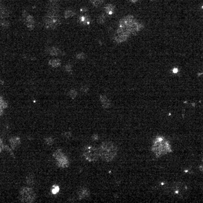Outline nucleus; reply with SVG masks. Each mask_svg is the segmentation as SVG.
Instances as JSON below:
<instances>
[{
    "instance_id": "17",
    "label": "nucleus",
    "mask_w": 203,
    "mask_h": 203,
    "mask_svg": "<svg viewBox=\"0 0 203 203\" xmlns=\"http://www.w3.org/2000/svg\"><path fill=\"white\" fill-rule=\"evenodd\" d=\"M114 9H115V7L113 5H111V4H110V5H107L105 7V12L108 14H112L113 13H114Z\"/></svg>"
},
{
    "instance_id": "35",
    "label": "nucleus",
    "mask_w": 203,
    "mask_h": 203,
    "mask_svg": "<svg viewBox=\"0 0 203 203\" xmlns=\"http://www.w3.org/2000/svg\"><path fill=\"white\" fill-rule=\"evenodd\" d=\"M2 113H3V109H2V108H0V116L2 115Z\"/></svg>"
},
{
    "instance_id": "8",
    "label": "nucleus",
    "mask_w": 203,
    "mask_h": 203,
    "mask_svg": "<svg viewBox=\"0 0 203 203\" xmlns=\"http://www.w3.org/2000/svg\"><path fill=\"white\" fill-rule=\"evenodd\" d=\"M100 101H101V103L102 107L105 109H108L111 107V102L106 96L105 95H101L100 96Z\"/></svg>"
},
{
    "instance_id": "40",
    "label": "nucleus",
    "mask_w": 203,
    "mask_h": 203,
    "mask_svg": "<svg viewBox=\"0 0 203 203\" xmlns=\"http://www.w3.org/2000/svg\"><path fill=\"white\" fill-rule=\"evenodd\" d=\"M0 84H2V81L1 80H0Z\"/></svg>"
},
{
    "instance_id": "10",
    "label": "nucleus",
    "mask_w": 203,
    "mask_h": 203,
    "mask_svg": "<svg viewBox=\"0 0 203 203\" xmlns=\"http://www.w3.org/2000/svg\"><path fill=\"white\" fill-rule=\"evenodd\" d=\"M24 22L26 24V26L29 28V29H32L35 26V20H34L33 17L29 14H26L24 17Z\"/></svg>"
},
{
    "instance_id": "29",
    "label": "nucleus",
    "mask_w": 203,
    "mask_h": 203,
    "mask_svg": "<svg viewBox=\"0 0 203 203\" xmlns=\"http://www.w3.org/2000/svg\"><path fill=\"white\" fill-rule=\"evenodd\" d=\"M65 69L68 72H72V66L70 64H68L65 66Z\"/></svg>"
},
{
    "instance_id": "32",
    "label": "nucleus",
    "mask_w": 203,
    "mask_h": 203,
    "mask_svg": "<svg viewBox=\"0 0 203 203\" xmlns=\"http://www.w3.org/2000/svg\"><path fill=\"white\" fill-rule=\"evenodd\" d=\"M2 148H3V145H2V140L0 139V151H2Z\"/></svg>"
},
{
    "instance_id": "1",
    "label": "nucleus",
    "mask_w": 203,
    "mask_h": 203,
    "mask_svg": "<svg viewBox=\"0 0 203 203\" xmlns=\"http://www.w3.org/2000/svg\"><path fill=\"white\" fill-rule=\"evenodd\" d=\"M99 150L101 158L106 162H110L114 160L117 154V146L110 142H103Z\"/></svg>"
},
{
    "instance_id": "15",
    "label": "nucleus",
    "mask_w": 203,
    "mask_h": 203,
    "mask_svg": "<svg viewBox=\"0 0 203 203\" xmlns=\"http://www.w3.org/2000/svg\"><path fill=\"white\" fill-rule=\"evenodd\" d=\"M20 139L17 137H13L10 139V144H11L12 148H17V147L20 145Z\"/></svg>"
},
{
    "instance_id": "22",
    "label": "nucleus",
    "mask_w": 203,
    "mask_h": 203,
    "mask_svg": "<svg viewBox=\"0 0 203 203\" xmlns=\"http://www.w3.org/2000/svg\"><path fill=\"white\" fill-rule=\"evenodd\" d=\"M26 183L27 184H29V186H32L34 184V178L32 175L28 176L27 178H26Z\"/></svg>"
},
{
    "instance_id": "4",
    "label": "nucleus",
    "mask_w": 203,
    "mask_h": 203,
    "mask_svg": "<svg viewBox=\"0 0 203 203\" xmlns=\"http://www.w3.org/2000/svg\"><path fill=\"white\" fill-rule=\"evenodd\" d=\"M84 157L88 161H96L100 157L99 150L93 146H87L84 149Z\"/></svg>"
},
{
    "instance_id": "23",
    "label": "nucleus",
    "mask_w": 203,
    "mask_h": 203,
    "mask_svg": "<svg viewBox=\"0 0 203 203\" xmlns=\"http://www.w3.org/2000/svg\"><path fill=\"white\" fill-rule=\"evenodd\" d=\"M78 95V92L75 90H72L69 91V96L71 97L72 99H75Z\"/></svg>"
},
{
    "instance_id": "3",
    "label": "nucleus",
    "mask_w": 203,
    "mask_h": 203,
    "mask_svg": "<svg viewBox=\"0 0 203 203\" xmlns=\"http://www.w3.org/2000/svg\"><path fill=\"white\" fill-rule=\"evenodd\" d=\"M45 24L46 27L50 29H54L60 24V18L57 14V12H51L48 11L47 15L44 19Z\"/></svg>"
},
{
    "instance_id": "18",
    "label": "nucleus",
    "mask_w": 203,
    "mask_h": 203,
    "mask_svg": "<svg viewBox=\"0 0 203 203\" xmlns=\"http://www.w3.org/2000/svg\"><path fill=\"white\" fill-rule=\"evenodd\" d=\"M64 154H63V153L62 152L61 150H57V151H56V152L54 154V158L56 159V160H59V159H60L61 157H64Z\"/></svg>"
},
{
    "instance_id": "9",
    "label": "nucleus",
    "mask_w": 203,
    "mask_h": 203,
    "mask_svg": "<svg viewBox=\"0 0 203 203\" xmlns=\"http://www.w3.org/2000/svg\"><path fill=\"white\" fill-rule=\"evenodd\" d=\"M135 20L134 17L132 16H127V17H124V18L122 19L120 21V25L119 26H121V27H127L129 26L132 22H133Z\"/></svg>"
},
{
    "instance_id": "30",
    "label": "nucleus",
    "mask_w": 203,
    "mask_h": 203,
    "mask_svg": "<svg viewBox=\"0 0 203 203\" xmlns=\"http://www.w3.org/2000/svg\"><path fill=\"white\" fill-rule=\"evenodd\" d=\"M81 90V92L87 93L88 91V90H89V88H88L87 86H83Z\"/></svg>"
},
{
    "instance_id": "33",
    "label": "nucleus",
    "mask_w": 203,
    "mask_h": 203,
    "mask_svg": "<svg viewBox=\"0 0 203 203\" xmlns=\"http://www.w3.org/2000/svg\"><path fill=\"white\" fill-rule=\"evenodd\" d=\"M178 69L177 68H175V69H173V73L176 74V73H178Z\"/></svg>"
},
{
    "instance_id": "28",
    "label": "nucleus",
    "mask_w": 203,
    "mask_h": 203,
    "mask_svg": "<svg viewBox=\"0 0 203 203\" xmlns=\"http://www.w3.org/2000/svg\"><path fill=\"white\" fill-rule=\"evenodd\" d=\"M85 54H84V53H80V54H78L77 55H76V57H77L78 59H80V60H83V59L85 58Z\"/></svg>"
},
{
    "instance_id": "21",
    "label": "nucleus",
    "mask_w": 203,
    "mask_h": 203,
    "mask_svg": "<svg viewBox=\"0 0 203 203\" xmlns=\"http://www.w3.org/2000/svg\"><path fill=\"white\" fill-rule=\"evenodd\" d=\"M91 2L94 6L98 7L103 3V0H91Z\"/></svg>"
},
{
    "instance_id": "38",
    "label": "nucleus",
    "mask_w": 203,
    "mask_h": 203,
    "mask_svg": "<svg viewBox=\"0 0 203 203\" xmlns=\"http://www.w3.org/2000/svg\"><path fill=\"white\" fill-rule=\"evenodd\" d=\"M129 1H130V2H136L138 0H129Z\"/></svg>"
},
{
    "instance_id": "24",
    "label": "nucleus",
    "mask_w": 203,
    "mask_h": 203,
    "mask_svg": "<svg viewBox=\"0 0 203 203\" xmlns=\"http://www.w3.org/2000/svg\"><path fill=\"white\" fill-rule=\"evenodd\" d=\"M8 24H9V23L6 20H5L4 18L0 19V26H3V27H6V26H8Z\"/></svg>"
},
{
    "instance_id": "27",
    "label": "nucleus",
    "mask_w": 203,
    "mask_h": 203,
    "mask_svg": "<svg viewBox=\"0 0 203 203\" xmlns=\"http://www.w3.org/2000/svg\"><path fill=\"white\" fill-rule=\"evenodd\" d=\"M59 190H60V187H59L58 186H54V187H53V189H52V193L53 194H57V193L59 192Z\"/></svg>"
},
{
    "instance_id": "12",
    "label": "nucleus",
    "mask_w": 203,
    "mask_h": 203,
    "mask_svg": "<svg viewBox=\"0 0 203 203\" xmlns=\"http://www.w3.org/2000/svg\"><path fill=\"white\" fill-rule=\"evenodd\" d=\"M9 14V11L5 6L0 5V19L5 18Z\"/></svg>"
},
{
    "instance_id": "2",
    "label": "nucleus",
    "mask_w": 203,
    "mask_h": 203,
    "mask_svg": "<svg viewBox=\"0 0 203 203\" xmlns=\"http://www.w3.org/2000/svg\"><path fill=\"white\" fill-rule=\"evenodd\" d=\"M153 152L157 157H160L162 155L170 153L172 151L171 146L169 142L163 137H158L154 140V145L152 147Z\"/></svg>"
},
{
    "instance_id": "7",
    "label": "nucleus",
    "mask_w": 203,
    "mask_h": 203,
    "mask_svg": "<svg viewBox=\"0 0 203 203\" xmlns=\"http://www.w3.org/2000/svg\"><path fill=\"white\" fill-rule=\"evenodd\" d=\"M128 27H129V32H130V33L135 35V34L139 32V31L143 28V25L139 23V22H137L135 20L133 22H132V23L129 24V26H128Z\"/></svg>"
},
{
    "instance_id": "5",
    "label": "nucleus",
    "mask_w": 203,
    "mask_h": 203,
    "mask_svg": "<svg viewBox=\"0 0 203 203\" xmlns=\"http://www.w3.org/2000/svg\"><path fill=\"white\" fill-rule=\"evenodd\" d=\"M131 33L129 30V27H121L119 26L118 29L116 32L115 35H114V40L117 42V43H120V42H123L129 38Z\"/></svg>"
},
{
    "instance_id": "34",
    "label": "nucleus",
    "mask_w": 203,
    "mask_h": 203,
    "mask_svg": "<svg viewBox=\"0 0 203 203\" xmlns=\"http://www.w3.org/2000/svg\"><path fill=\"white\" fill-rule=\"evenodd\" d=\"M199 170H200V171L203 172V164L200 165V166H199Z\"/></svg>"
},
{
    "instance_id": "6",
    "label": "nucleus",
    "mask_w": 203,
    "mask_h": 203,
    "mask_svg": "<svg viewBox=\"0 0 203 203\" xmlns=\"http://www.w3.org/2000/svg\"><path fill=\"white\" fill-rule=\"evenodd\" d=\"M20 199L25 202H32L36 199V194L31 188L23 187L20 190Z\"/></svg>"
},
{
    "instance_id": "16",
    "label": "nucleus",
    "mask_w": 203,
    "mask_h": 203,
    "mask_svg": "<svg viewBox=\"0 0 203 203\" xmlns=\"http://www.w3.org/2000/svg\"><path fill=\"white\" fill-rule=\"evenodd\" d=\"M49 65L50 66H51L52 67H54V68H57L58 67V66H60V64H61V62H60V60H58V59H53V60H49Z\"/></svg>"
},
{
    "instance_id": "37",
    "label": "nucleus",
    "mask_w": 203,
    "mask_h": 203,
    "mask_svg": "<svg viewBox=\"0 0 203 203\" xmlns=\"http://www.w3.org/2000/svg\"><path fill=\"white\" fill-rule=\"evenodd\" d=\"M2 102H3V99H2V96H0V104L2 103Z\"/></svg>"
},
{
    "instance_id": "19",
    "label": "nucleus",
    "mask_w": 203,
    "mask_h": 203,
    "mask_svg": "<svg viewBox=\"0 0 203 203\" xmlns=\"http://www.w3.org/2000/svg\"><path fill=\"white\" fill-rule=\"evenodd\" d=\"M75 14V12L74 11H72V10H67L65 12V17L66 18H69V17H73Z\"/></svg>"
},
{
    "instance_id": "14",
    "label": "nucleus",
    "mask_w": 203,
    "mask_h": 203,
    "mask_svg": "<svg viewBox=\"0 0 203 203\" xmlns=\"http://www.w3.org/2000/svg\"><path fill=\"white\" fill-rule=\"evenodd\" d=\"M90 193L86 188H82L79 190L78 192V196H79V199H83L87 198V197L89 196Z\"/></svg>"
},
{
    "instance_id": "11",
    "label": "nucleus",
    "mask_w": 203,
    "mask_h": 203,
    "mask_svg": "<svg viewBox=\"0 0 203 203\" xmlns=\"http://www.w3.org/2000/svg\"><path fill=\"white\" fill-rule=\"evenodd\" d=\"M57 165H58L60 167L66 168L69 166V160H68L67 157H66V156L61 157L60 159L57 160Z\"/></svg>"
},
{
    "instance_id": "39",
    "label": "nucleus",
    "mask_w": 203,
    "mask_h": 203,
    "mask_svg": "<svg viewBox=\"0 0 203 203\" xmlns=\"http://www.w3.org/2000/svg\"><path fill=\"white\" fill-rule=\"evenodd\" d=\"M98 139V136H97V135H94L93 139Z\"/></svg>"
},
{
    "instance_id": "20",
    "label": "nucleus",
    "mask_w": 203,
    "mask_h": 203,
    "mask_svg": "<svg viewBox=\"0 0 203 203\" xmlns=\"http://www.w3.org/2000/svg\"><path fill=\"white\" fill-rule=\"evenodd\" d=\"M80 20L84 24H89L90 23V18L87 16H82L80 18Z\"/></svg>"
},
{
    "instance_id": "26",
    "label": "nucleus",
    "mask_w": 203,
    "mask_h": 203,
    "mask_svg": "<svg viewBox=\"0 0 203 203\" xmlns=\"http://www.w3.org/2000/svg\"><path fill=\"white\" fill-rule=\"evenodd\" d=\"M54 142V139H52V138H47V139H45V142H46V144L48 145H53Z\"/></svg>"
},
{
    "instance_id": "13",
    "label": "nucleus",
    "mask_w": 203,
    "mask_h": 203,
    "mask_svg": "<svg viewBox=\"0 0 203 203\" xmlns=\"http://www.w3.org/2000/svg\"><path fill=\"white\" fill-rule=\"evenodd\" d=\"M47 52L53 56H57L60 55V54H61V51H60L58 48H56V47H51V48H48V49H47Z\"/></svg>"
},
{
    "instance_id": "31",
    "label": "nucleus",
    "mask_w": 203,
    "mask_h": 203,
    "mask_svg": "<svg viewBox=\"0 0 203 203\" xmlns=\"http://www.w3.org/2000/svg\"><path fill=\"white\" fill-rule=\"evenodd\" d=\"M71 132H65L64 134H63V136H64L65 138H66V139H69V138L71 137Z\"/></svg>"
},
{
    "instance_id": "36",
    "label": "nucleus",
    "mask_w": 203,
    "mask_h": 203,
    "mask_svg": "<svg viewBox=\"0 0 203 203\" xmlns=\"http://www.w3.org/2000/svg\"><path fill=\"white\" fill-rule=\"evenodd\" d=\"M49 1H50V2H52V3H55V2H57V0H49Z\"/></svg>"
},
{
    "instance_id": "25",
    "label": "nucleus",
    "mask_w": 203,
    "mask_h": 203,
    "mask_svg": "<svg viewBox=\"0 0 203 203\" xmlns=\"http://www.w3.org/2000/svg\"><path fill=\"white\" fill-rule=\"evenodd\" d=\"M98 23H103L105 21V14H101V15L99 16L98 17Z\"/></svg>"
}]
</instances>
